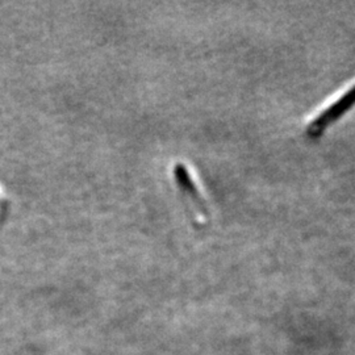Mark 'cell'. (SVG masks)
Returning <instances> with one entry per match:
<instances>
[{
    "label": "cell",
    "instance_id": "obj_1",
    "mask_svg": "<svg viewBox=\"0 0 355 355\" xmlns=\"http://www.w3.org/2000/svg\"><path fill=\"white\" fill-rule=\"evenodd\" d=\"M355 104V86L349 89L343 98H340L336 103H333L329 108H327L322 114L308 124L306 133L308 136L316 139L320 135L324 133V130L329 127L331 123L337 121L343 114H346Z\"/></svg>",
    "mask_w": 355,
    "mask_h": 355
},
{
    "label": "cell",
    "instance_id": "obj_2",
    "mask_svg": "<svg viewBox=\"0 0 355 355\" xmlns=\"http://www.w3.org/2000/svg\"><path fill=\"white\" fill-rule=\"evenodd\" d=\"M175 178H177L178 184H179L180 190L183 191V193L190 199L191 203L193 204L198 214L202 215V217H205L207 216V208L204 207L202 196L196 189L193 180L191 179L187 168L184 166L178 165L175 167Z\"/></svg>",
    "mask_w": 355,
    "mask_h": 355
}]
</instances>
